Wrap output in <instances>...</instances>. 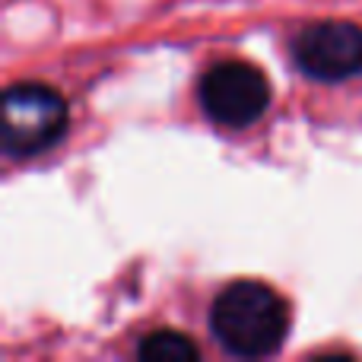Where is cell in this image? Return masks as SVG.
Masks as SVG:
<instances>
[{
  "mask_svg": "<svg viewBox=\"0 0 362 362\" xmlns=\"http://www.w3.org/2000/svg\"><path fill=\"white\" fill-rule=\"evenodd\" d=\"M216 340L235 356H267L289 331V308L267 283L238 280L216 296L210 308Z\"/></svg>",
  "mask_w": 362,
  "mask_h": 362,
  "instance_id": "cell-1",
  "label": "cell"
},
{
  "mask_svg": "<svg viewBox=\"0 0 362 362\" xmlns=\"http://www.w3.org/2000/svg\"><path fill=\"white\" fill-rule=\"evenodd\" d=\"M67 127V102L45 83H13L4 93V153L35 156L61 140Z\"/></svg>",
  "mask_w": 362,
  "mask_h": 362,
  "instance_id": "cell-2",
  "label": "cell"
},
{
  "mask_svg": "<svg viewBox=\"0 0 362 362\" xmlns=\"http://www.w3.org/2000/svg\"><path fill=\"white\" fill-rule=\"evenodd\" d=\"M200 105L216 124L248 127L267 112L270 83L255 64L223 61L213 64L200 80Z\"/></svg>",
  "mask_w": 362,
  "mask_h": 362,
  "instance_id": "cell-3",
  "label": "cell"
},
{
  "mask_svg": "<svg viewBox=\"0 0 362 362\" xmlns=\"http://www.w3.org/2000/svg\"><path fill=\"white\" fill-rule=\"evenodd\" d=\"M293 57L308 76L340 83L362 74V29L344 19L312 23L296 35Z\"/></svg>",
  "mask_w": 362,
  "mask_h": 362,
  "instance_id": "cell-4",
  "label": "cell"
},
{
  "mask_svg": "<svg viewBox=\"0 0 362 362\" xmlns=\"http://www.w3.org/2000/svg\"><path fill=\"white\" fill-rule=\"evenodd\" d=\"M137 356L146 362H191L200 356L197 344L178 331H156L140 340Z\"/></svg>",
  "mask_w": 362,
  "mask_h": 362,
  "instance_id": "cell-5",
  "label": "cell"
}]
</instances>
